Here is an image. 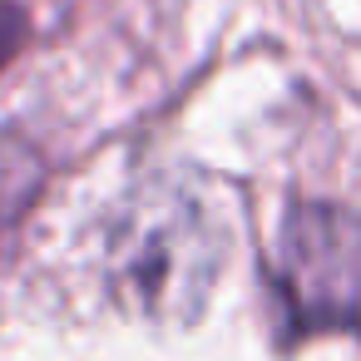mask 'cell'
Segmentation results:
<instances>
[{
	"label": "cell",
	"mask_w": 361,
	"mask_h": 361,
	"mask_svg": "<svg viewBox=\"0 0 361 361\" xmlns=\"http://www.w3.org/2000/svg\"><path fill=\"white\" fill-rule=\"evenodd\" d=\"M223 223L188 188H154L124 208L109 243L114 292L149 317H188L218 267H223Z\"/></svg>",
	"instance_id": "1"
},
{
	"label": "cell",
	"mask_w": 361,
	"mask_h": 361,
	"mask_svg": "<svg viewBox=\"0 0 361 361\" xmlns=\"http://www.w3.org/2000/svg\"><path fill=\"white\" fill-rule=\"evenodd\" d=\"M272 297L292 336L361 331V223L341 208L302 203L272 247Z\"/></svg>",
	"instance_id": "2"
},
{
	"label": "cell",
	"mask_w": 361,
	"mask_h": 361,
	"mask_svg": "<svg viewBox=\"0 0 361 361\" xmlns=\"http://www.w3.org/2000/svg\"><path fill=\"white\" fill-rule=\"evenodd\" d=\"M25 11L16 6V0H0V70H6L16 55H20V45H25Z\"/></svg>",
	"instance_id": "3"
}]
</instances>
